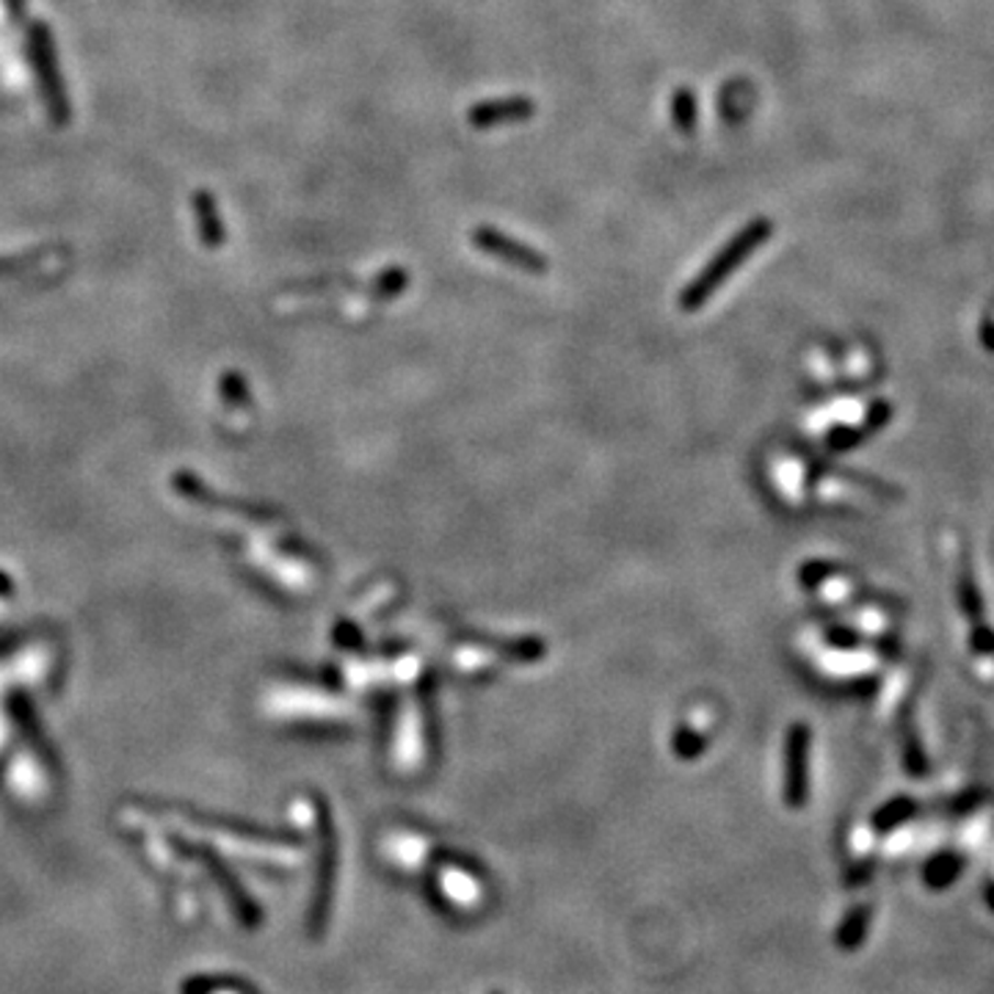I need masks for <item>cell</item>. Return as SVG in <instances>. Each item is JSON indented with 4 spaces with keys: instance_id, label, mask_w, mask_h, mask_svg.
I'll use <instances>...</instances> for the list:
<instances>
[{
    "instance_id": "obj_1",
    "label": "cell",
    "mask_w": 994,
    "mask_h": 994,
    "mask_svg": "<svg viewBox=\"0 0 994 994\" xmlns=\"http://www.w3.org/2000/svg\"><path fill=\"white\" fill-rule=\"evenodd\" d=\"M771 233H773V224H771V219H766V216H760V219H755V222L746 224V227L740 230L733 241H727V244L718 249V255L713 257V260L707 263V266L691 279V282H688V288L682 290V295H680V308L685 310V313H696V310H700L702 304H705L707 299H711V295L716 293V290L722 288V284L727 282V279L733 277L740 266H744L746 257L755 255V252L760 249L768 238H771Z\"/></svg>"
},
{
    "instance_id": "obj_2",
    "label": "cell",
    "mask_w": 994,
    "mask_h": 994,
    "mask_svg": "<svg viewBox=\"0 0 994 994\" xmlns=\"http://www.w3.org/2000/svg\"><path fill=\"white\" fill-rule=\"evenodd\" d=\"M437 892L439 904L456 906V909H465V906H476L483 898V884L478 881L476 870L470 864H465V859H450L443 864L437 875Z\"/></svg>"
},
{
    "instance_id": "obj_3",
    "label": "cell",
    "mask_w": 994,
    "mask_h": 994,
    "mask_svg": "<svg viewBox=\"0 0 994 994\" xmlns=\"http://www.w3.org/2000/svg\"><path fill=\"white\" fill-rule=\"evenodd\" d=\"M472 241H476L478 249L487 252V255H492V257H498V260L509 263V266H517V268H523V271H530V273L547 271V260L539 255V252L530 249V246H525V244H520V241L509 238V235L501 233V230L481 227L472 233Z\"/></svg>"
},
{
    "instance_id": "obj_4",
    "label": "cell",
    "mask_w": 994,
    "mask_h": 994,
    "mask_svg": "<svg viewBox=\"0 0 994 994\" xmlns=\"http://www.w3.org/2000/svg\"><path fill=\"white\" fill-rule=\"evenodd\" d=\"M807 727L795 724L790 729L788 755H784V804L793 809L804 807V802H807Z\"/></svg>"
},
{
    "instance_id": "obj_5",
    "label": "cell",
    "mask_w": 994,
    "mask_h": 994,
    "mask_svg": "<svg viewBox=\"0 0 994 994\" xmlns=\"http://www.w3.org/2000/svg\"><path fill=\"white\" fill-rule=\"evenodd\" d=\"M536 111L534 100L528 97H494V100H483V103L472 105L467 122H470L476 131H489V127L501 125H514V122L530 120Z\"/></svg>"
},
{
    "instance_id": "obj_6",
    "label": "cell",
    "mask_w": 994,
    "mask_h": 994,
    "mask_svg": "<svg viewBox=\"0 0 994 994\" xmlns=\"http://www.w3.org/2000/svg\"><path fill=\"white\" fill-rule=\"evenodd\" d=\"M870 923H873V904H857L846 917L840 920L835 934V945L842 953H853L859 945H864L870 934Z\"/></svg>"
},
{
    "instance_id": "obj_7",
    "label": "cell",
    "mask_w": 994,
    "mask_h": 994,
    "mask_svg": "<svg viewBox=\"0 0 994 994\" xmlns=\"http://www.w3.org/2000/svg\"><path fill=\"white\" fill-rule=\"evenodd\" d=\"M961 868H964V859L959 853H937L934 859H928V864L923 868V881H926L928 890H948L956 879H959Z\"/></svg>"
},
{
    "instance_id": "obj_8",
    "label": "cell",
    "mask_w": 994,
    "mask_h": 994,
    "mask_svg": "<svg viewBox=\"0 0 994 994\" xmlns=\"http://www.w3.org/2000/svg\"><path fill=\"white\" fill-rule=\"evenodd\" d=\"M915 809H917L915 802H909V798H892L890 804H884V807H881L879 813H875L873 829L875 831L898 829V826H904L906 820H912Z\"/></svg>"
},
{
    "instance_id": "obj_9",
    "label": "cell",
    "mask_w": 994,
    "mask_h": 994,
    "mask_svg": "<svg viewBox=\"0 0 994 994\" xmlns=\"http://www.w3.org/2000/svg\"><path fill=\"white\" fill-rule=\"evenodd\" d=\"M671 116H674V125L685 133L696 125V100H693L691 91H677L674 100H671Z\"/></svg>"
},
{
    "instance_id": "obj_10",
    "label": "cell",
    "mask_w": 994,
    "mask_h": 994,
    "mask_svg": "<svg viewBox=\"0 0 994 994\" xmlns=\"http://www.w3.org/2000/svg\"><path fill=\"white\" fill-rule=\"evenodd\" d=\"M983 901H986L989 909L994 912V881H992V884H986V890H983Z\"/></svg>"
},
{
    "instance_id": "obj_11",
    "label": "cell",
    "mask_w": 994,
    "mask_h": 994,
    "mask_svg": "<svg viewBox=\"0 0 994 994\" xmlns=\"http://www.w3.org/2000/svg\"><path fill=\"white\" fill-rule=\"evenodd\" d=\"M489 994H503V992H489Z\"/></svg>"
}]
</instances>
